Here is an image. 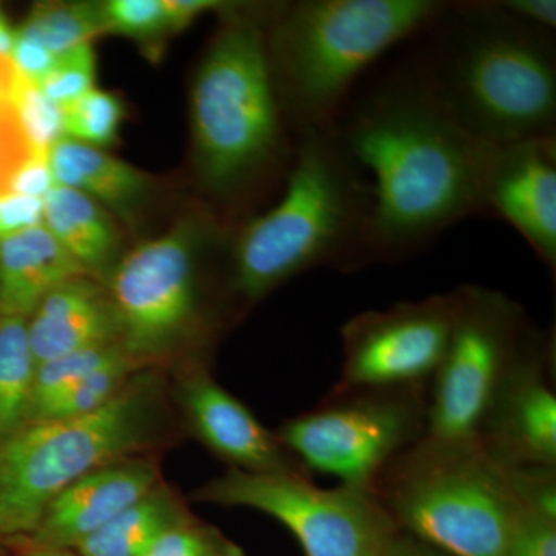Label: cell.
<instances>
[{"label":"cell","mask_w":556,"mask_h":556,"mask_svg":"<svg viewBox=\"0 0 556 556\" xmlns=\"http://www.w3.org/2000/svg\"><path fill=\"white\" fill-rule=\"evenodd\" d=\"M331 134L371 188L375 265L413 258L464 219L484 217L500 146L464 129L405 65L356 91Z\"/></svg>","instance_id":"6da1fadb"},{"label":"cell","mask_w":556,"mask_h":556,"mask_svg":"<svg viewBox=\"0 0 556 556\" xmlns=\"http://www.w3.org/2000/svg\"><path fill=\"white\" fill-rule=\"evenodd\" d=\"M405 67L471 135L493 146L556 135L554 31L497 0L448 2Z\"/></svg>","instance_id":"7a4b0ae2"},{"label":"cell","mask_w":556,"mask_h":556,"mask_svg":"<svg viewBox=\"0 0 556 556\" xmlns=\"http://www.w3.org/2000/svg\"><path fill=\"white\" fill-rule=\"evenodd\" d=\"M371 222L368 179L331 131L299 138L276 204L230 237L223 291L251 308L306 270L368 268L375 265Z\"/></svg>","instance_id":"3957f363"},{"label":"cell","mask_w":556,"mask_h":556,"mask_svg":"<svg viewBox=\"0 0 556 556\" xmlns=\"http://www.w3.org/2000/svg\"><path fill=\"white\" fill-rule=\"evenodd\" d=\"M274 11L229 3L190 89L193 169L200 188L226 207L276 179L285 185L298 152L266 49Z\"/></svg>","instance_id":"277c9868"},{"label":"cell","mask_w":556,"mask_h":556,"mask_svg":"<svg viewBox=\"0 0 556 556\" xmlns=\"http://www.w3.org/2000/svg\"><path fill=\"white\" fill-rule=\"evenodd\" d=\"M444 0H302L277 5L266 31L274 86L298 138L329 134L358 80L399 46L419 38Z\"/></svg>","instance_id":"5b68a950"},{"label":"cell","mask_w":556,"mask_h":556,"mask_svg":"<svg viewBox=\"0 0 556 556\" xmlns=\"http://www.w3.org/2000/svg\"><path fill=\"white\" fill-rule=\"evenodd\" d=\"M164 380L142 369L89 415L27 424L0 444V546L22 544L62 490L113 460L156 452L166 439Z\"/></svg>","instance_id":"8992f818"},{"label":"cell","mask_w":556,"mask_h":556,"mask_svg":"<svg viewBox=\"0 0 556 556\" xmlns=\"http://www.w3.org/2000/svg\"><path fill=\"white\" fill-rule=\"evenodd\" d=\"M371 492L399 532L450 556H503L522 510L514 468L478 441L420 438L383 468Z\"/></svg>","instance_id":"52a82bcc"},{"label":"cell","mask_w":556,"mask_h":556,"mask_svg":"<svg viewBox=\"0 0 556 556\" xmlns=\"http://www.w3.org/2000/svg\"><path fill=\"white\" fill-rule=\"evenodd\" d=\"M218 240L217 219L188 215L113 266L108 294L119 343L146 367H156L200 331V262Z\"/></svg>","instance_id":"ba28073f"},{"label":"cell","mask_w":556,"mask_h":556,"mask_svg":"<svg viewBox=\"0 0 556 556\" xmlns=\"http://www.w3.org/2000/svg\"><path fill=\"white\" fill-rule=\"evenodd\" d=\"M428 388L329 390L276 434L311 475L371 490L383 468L426 433Z\"/></svg>","instance_id":"9c48e42d"},{"label":"cell","mask_w":556,"mask_h":556,"mask_svg":"<svg viewBox=\"0 0 556 556\" xmlns=\"http://www.w3.org/2000/svg\"><path fill=\"white\" fill-rule=\"evenodd\" d=\"M529 317L495 289L459 287L444 357L428 388L426 433L433 441H478L497 388L518 354Z\"/></svg>","instance_id":"30bf717a"},{"label":"cell","mask_w":556,"mask_h":556,"mask_svg":"<svg viewBox=\"0 0 556 556\" xmlns=\"http://www.w3.org/2000/svg\"><path fill=\"white\" fill-rule=\"evenodd\" d=\"M193 497L277 519L306 556H382L399 532L371 490L345 484L321 489L303 475L228 468L197 489Z\"/></svg>","instance_id":"8fae6325"},{"label":"cell","mask_w":556,"mask_h":556,"mask_svg":"<svg viewBox=\"0 0 556 556\" xmlns=\"http://www.w3.org/2000/svg\"><path fill=\"white\" fill-rule=\"evenodd\" d=\"M457 303L459 288L351 317L340 329L343 357L331 390L430 388Z\"/></svg>","instance_id":"7c38bea8"},{"label":"cell","mask_w":556,"mask_h":556,"mask_svg":"<svg viewBox=\"0 0 556 556\" xmlns=\"http://www.w3.org/2000/svg\"><path fill=\"white\" fill-rule=\"evenodd\" d=\"M555 334L530 325L478 442L503 466L556 468Z\"/></svg>","instance_id":"4fadbf2b"},{"label":"cell","mask_w":556,"mask_h":556,"mask_svg":"<svg viewBox=\"0 0 556 556\" xmlns=\"http://www.w3.org/2000/svg\"><path fill=\"white\" fill-rule=\"evenodd\" d=\"M177 397L186 426L201 444L229 468L249 473L313 475L285 448L274 431L226 388L206 365H186L179 372Z\"/></svg>","instance_id":"5bb4252c"},{"label":"cell","mask_w":556,"mask_h":556,"mask_svg":"<svg viewBox=\"0 0 556 556\" xmlns=\"http://www.w3.org/2000/svg\"><path fill=\"white\" fill-rule=\"evenodd\" d=\"M484 217L521 233L556 270V135L500 146L484 189Z\"/></svg>","instance_id":"9a60e30c"},{"label":"cell","mask_w":556,"mask_h":556,"mask_svg":"<svg viewBox=\"0 0 556 556\" xmlns=\"http://www.w3.org/2000/svg\"><path fill=\"white\" fill-rule=\"evenodd\" d=\"M161 482L159 452L105 464L62 490L47 506L35 532L22 544L73 551Z\"/></svg>","instance_id":"2e32d148"},{"label":"cell","mask_w":556,"mask_h":556,"mask_svg":"<svg viewBox=\"0 0 556 556\" xmlns=\"http://www.w3.org/2000/svg\"><path fill=\"white\" fill-rule=\"evenodd\" d=\"M36 362L119 342L108 289L91 277H76L50 291L27 318Z\"/></svg>","instance_id":"e0dca14e"},{"label":"cell","mask_w":556,"mask_h":556,"mask_svg":"<svg viewBox=\"0 0 556 556\" xmlns=\"http://www.w3.org/2000/svg\"><path fill=\"white\" fill-rule=\"evenodd\" d=\"M89 277L43 228L0 239V316L28 318L40 300L65 281Z\"/></svg>","instance_id":"ac0fdd59"},{"label":"cell","mask_w":556,"mask_h":556,"mask_svg":"<svg viewBox=\"0 0 556 556\" xmlns=\"http://www.w3.org/2000/svg\"><path fill=\"white\" fill-rule=\"evenodd\" d=\"M49 164L56 185L78 190L118 214H130L148 193L141 172L75 139L64 137L51 146Z\"/></svg>","instance_id":"d6986e66"},{"label":"cell","mask_w":556,"mask_h":556,"mask_svg":"<svg viewBox=\"0 0 556 556\" xmlns=\"http://www.w3.org/2000/svg\"><path fill=\"white\" fill-rule=\"evenodd\" d=\"M43 228L89 277L112 265L119 247L118 230L108 211L78 190L56 185L42 199Z\"/></svg>","instance_id":"ffe728a7"},{"label":"cell","mask_w":556,"mask_h":556,"mask_svg":"<svg viewBox=\"0 0 556 556\" xmlns=\"http://www.w3.org/2000/svg\"><path fill=\"white\" fill-rule=\"evenodd\" d=\"M189 515L185 501L163 481L73 551L79 556H146L164 532Z\"/></svg>","instance_id":"44dd1931"},{"label":"cell","mask_w":556,"mask_h":556,"mask_svg":"<svg viewBox=\"0 0 556 556\" xmlns=\"http://www.w3.org/2000/svg\"><path fill=\"white\" fill-rule=\"evenodd\" d=\"M36 368L27 318L0 316V444L27 424Z\"/></svg>","instance_id":"7402d4cb"},{"label":"cell","mask_w":556,"mask_h":556,"mask_svg":"<svg viewBox=\"0 0 556 556\" xmlns=\"http://www.w3.org/2000/svg\"><path fill=\"white\" fill-rule=\"evenodd\" d=\"M101 3H39L33 7L17 35L36 40L54 56L91 43L104 33Z\"/></svg>","instance_id":"603a6c76"},{"label":"cell","mask_w":556,"mask_h":556,"mask_svg":"<svg viewBox=\"0 0 556 556\" xmlns=\"http://www.w3.org/2000/svg\"><path fill=\"white\" fill-rule=\"evenodd\" d=\"M148 368L142 362L124 351L118 357L102 365L101 368L94 369L89 376L80 379L78 383L65 391L36 422L78 417L97 412L109 404L112 399L118 396L121 390L134 379V376Z\"/></svg>","instance_id":"cb8c5ba5"},{"label":"cell","mask_w":556,"mask_h":556,"mask_svg":"<svg viewBox=\"0 0 556 556\" xmlns=\"http://www.w3.org/2000/svg\"><path fill=\"white\" fill-rule=\"evenodd\" d=\"M124 351L126 350L121 346V343L116 342L76 351L67 356L51 358V361L39 364L36 368L35 382H33L27 424L39 420L46 409L56 402L65 391L78 383L80 379L89 376L94 369L101 368L102 365L118 357Z\"/></svg>","instance_id":"d4e9b609"},{"label":"cell","mask_w":556,"mask_h":556,"mask_svg":"<svg viewBox=\"0 0 556 556\" xmlns=\"http://www.w3.org/2000/svg\"><path fill=\"white\" fill-rule=\"evenodd\" d=\"M64 135L70 139L105 148L118 137L124 119L123 102L109 91L91 89L62 109Z\"/></svg>","instance_id":"484cf974"},{"label":"cell","mask_w":556,"mask_h":556,"mask_svg":"<svg viewBox=\"0 0 556 556\" xmlns=\"http://www.w3.org/2000/svg\"><path fill=\"white\" fill-rule=\"evenodd\" d=\"M17 78L10 58L0 56V197L10 193L11 178L33 153L14 104Z\"/></svg>","instance_id":"4316f807"},{"label":"cell","mask_w":556,"mask_h":556,"mask_svg":"<svg viewBox=\"0 0 556 556\" xmlns=\"http://www.w3.org/2000/svg\"><path fill=\"white\" fill-rule=\"evenodd\" d=\"M14 104L33 152H49L51 146L65 137L62 108L50 101L36 84L25 79L21 73L14 90Z\"/></svg>","instance_id":"83f0119b"},{"label":"cell","mask_w":556,"mask_h":556,"mask_svg":"<svg viewBox=\"0 0 556 556\" xmlns=\"http://www.w3.org/2000/svg\"><path fill=\"white\" fill-rule=\"evenodd\" d=\"M146 556H247L239 544L222 530L200 521L192 514L170 527Z\"/></svg>","instance_id":"f1b7e54d"},{"label":"cell","mask_w":556,"mask_h":556,"mask_svg":"<svg viewBox=\"0 0 556 556\" xmlns=\"http://www.w3.org/2000/svg\"><path fill=\"white\" fill-rule=\"evenodd\" d=\"M94 76L93 49L91 43H84L56 56L53 67L36 86L50 101L64 109L94 89Z\"/></svg>","instance_id":"f546056e"},{"label":"cell","mask_w":556,"mask_h":556,"mask_svg":"<svg viewBox=\"0 0 556 556\" xmlns=\"http://www.w3.org/2000/svg\"><path fill=\"white\" fill-rule=\"evenodd\" d=\"M101 11L105 31L138 40L169 31L164 0H110Z\"/></svg>","instance_id":"4dcf8cb0"},{"label":"cell","mask_w":556,"mask_h":556,"mask_svg":"<svg viewBox=\"0 0 556 556\" xmlns=\"http://www.w3.org/2000/svg\"><path fill=\"white\" fill-rule=\"evenodd\" d=\"M503 556H556V517L522 507Z\"/></svg>","instance_id":"1f68e13d"},{"label":"cell","mask_w":556,"mask_h":556,"mask_svg":"<svg viewBox=\"0 0 556 556\" xmlns=\"http://www.w3.org/2000/svg\"><path fill=\"white\" fill-rule=\"evenodd\" d=\"M43 203L33 197L7 193L0 197V239L42 225Z\"/></svg>","instance_id":"d6a6232c"},{"label":"cell","mask_w":556,"mask_h":556,"mask_svg":"<svg viewBox=\"0 0 556 556\" xmlns=\"http://www.w3.org/2000/svg\"><path fill=\"white\" fill-rule=\"evenodd\" d=\"M56 186L49 164V152H33L10 182V193L42 200Z\"/></svg>","instance_id":"836d02e7"},{"label":"cell","mask_w":556,"mask_h":556,"mask_svg":"<svg viewBox=\"0 0 556 556\" xmlns=\"http://www.w3.org/2000/svg\"><path fill=\"white\" fill-rule=\"evenodd\" d=\"M9 58L14 68L33 84H38L50 72L56 60V56L46 47L40 46L36 40L17 35L16 30H14V43Z\"/></svg>","instance_id":"e575fe53"},{"label":"cell","mask_w":556,"mask_h":556,"mask_svg":"<svg viewBox=\"0 0 556 556\" xmlns=\"http://www.w3.org/2000/svg\"><path fill=\"white\" fill-rule=\"evenodd\" d=\"M497 3L510 16L517 17L526 24L543 28V30H555V0H497Z\"/></svg>","instance_id":"d590c367"},{"label":"cell","mask_w":556,"mask_h":556,"mask_svg":"<svg viewBox=\"0 0 556 556\" xmlns=\"http://www.w3.org/2000/svg\"><path fill=\"white\" fill-rule=\"evenodd\" d=\"M230 2L218 0H164L169 31H181L207 11L222 13Z\"/></svg>","instance_id":"8d00e7d4"},{"label":"cell","mask_w":556,"mask_h":556,"mask_svg":"<svg viewBox=\"0 0 556 556\" xmlns=\"http://www.w3.org/2000/svg\"><path fill=\"white\" fill-rule=\"evenodd\" d=\"M382 556H450L438 548L428 546L417 538L405 532H397L387 544Z\"/></svg>","instance_id":"74e56055"},{"label":"cell","mask_w":556,"mask_h":556,"mask_svg":"<svg viewBox=\"0 0 556 556\" xmlns=\"http://www.w3.org/2000/svg\"><path fill=\"white\" fill-rule=\"evenodd\" d=\"M20 556H79L70 548H53L30 546V544H21Z\"/></svg>","instance_id":"f35d334b"},{"label":"cell","mask_w":556,"mask_h":556,"mask_svg":"<svg viewBox=\"0 0 556 556\" xmlns=\"http://www.w3.org/2000/svg\"><path fill=\"white\" fill-rule=\"evenodd\" d=\"M14 30L10 27L9 21L3 16L0 11V56H10V51L13 49Z\"/></svg>","instance_id":"ab89813d"}]
</instances>
